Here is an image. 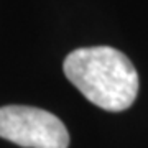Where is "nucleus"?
Segmentation results:
<instances>
[{"mask_svg":"<svg viewBox=\"0 0 148 148\" xmlns=\"http://www.w3.org/2000/svg\"><path fill=\"white\" fill-rule=\"evenodd\" d=\"M64 74L87 101L104 110L120 112L138 94V73L125 54L110 46L74 49L63 63Z\"/></svg>","mask_w":148,"mask_h":148,"instance_id":"nucleus-1","label":"nucleus"},{"mask_svg":"<svg viewBox=\"0 0 148 148\" xmlns=\"http://www.w3.org/2000/svg\"><path fill=\"white\" fill-rule=\"evenodd\" d=\"M0 137L23 148H68L69 133L51 112L30 106L0 107Z\"/></svg>","mask_w":148,"mask_h":148,"instance_id":"nucleus-2","label":"nucleus"}]
</instances>
